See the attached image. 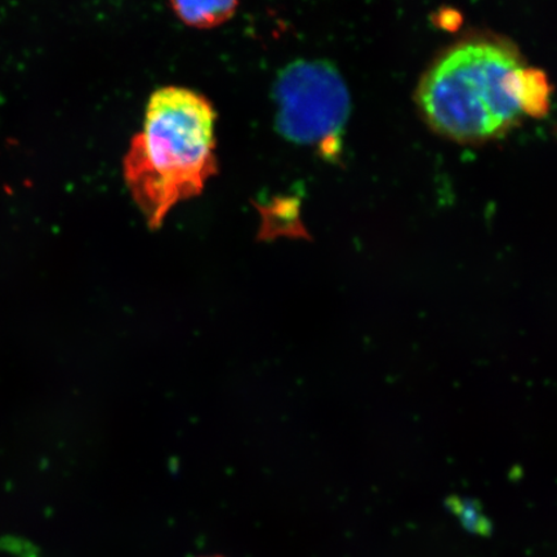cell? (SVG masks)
Listing matches in <instances>:
<instances>
[{"label":"cell","instance_id":"cell-1","mask_svg":"<svg viewBox=\"0 0 557 557\" xmlns=\"http://www.w3.org/2000/svg\"><path fill=\"white\" fill-rule=\"evenodd\" d=\"M215 113L206 97L164 87L150 97L144 129L124 158V177L151 228L218 173Z\"/></svg>","mask_w":557,"mask_h":557},{"label":"cell","instance_id":"cell-2","mask_svg":"<svg viewBox=\"0 0 557 557\" xmlns=\"http://www.w3.org/2000/svg\"><path fill=\"white\" fill-rule=\"evenodd\" d=\"M524 65L510 41L463 39L445 51L417 90L424 120L459 143H479L506 134L521 113L506 90V78Z\"/></svg>","mask_w":557,"mask_h":557},{"label":"cell","instance_id":"cell-3","mask_svg":"<svg viewBox=\"0 0 557 557\" xmlns=\"http://www.w3.org/2000/svg\"><path fill=\"white\" fill-rule=\"evenodd\" d=\"M278 135L297 145H317L326 156L339 149L351 111L343 75L329 61H296L274 86Z\"/></svg>","mask_w":557,"mask_h":557},{"label":"cell","instance_id":"cell-4","mask_svg":"<svg viewBox=\"0 0 557 557\" xmlns=\"http://www.w3.org/2000/svg\"><path fill=\"white\" fill-rule=\"evenodd\" d=\"M506 90L521 114L533 117L547 115L553 88L546 73L524 65L515 69L507 75Z\"/></svg>","mask_w":557,"mask_h":557},{"label":"cell","instance_id":"cell-5","mask_svg":"<svg viewBox=\"0 0 557 557\" xmlns=\"http://www.w3.org/2000/svg\"><path fill=\"white\" fill-rule=\"evenodd\" d=\"M171 4L185 24L200 27V29L225 23L238 7L236 2H172Z\"/></svg>","mask_w":557,"mask_h":557},{"label":"cell","instance_id":"cell-6","mask_svg":"<svg viewBox=\"0 0 557 557\" xmlns=\"http://www.w3.org/2000/svg\"><path fill=\"white\" fill-rule=\"evenodd\" d=\"M456 511L459 515V518L462 519L463 525L471 529L472 532L485 534L487 529H490V524H487L486 519L480 513L473 505H459L456 504Z\"/></svg>","mask_w":557,"mask_h":557},{"label":"cell","instance_id":"cell-7","mask_svg":"<svg viewBox=\"0 0 557 557\" xmlns=\"http://www.w3.org/2000/svg\"><path fill=\"white\" fill-rule=\"evenodd\" d=\"M436 23L445 30H456L462 23L461 15L457 11L445 10L437 13Z\"/></svg>","mask_w":557,"mask_h":557},{"label":"cell","instance_id":"cell-8","mask_svg":"<svg viewBox=\"0 0 557 557\" xmlns=\"http://www.w3.org/2000/svg\"><path fill=\"white\" fill-rule=\"evenodd\" d=\"M213 557H220V556H213Z\"/></svg>","mask_w":557,"mask_h":557}]
</instances>
